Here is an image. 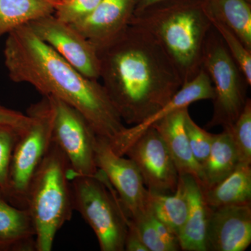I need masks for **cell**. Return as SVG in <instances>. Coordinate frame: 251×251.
<instances>
[{
	"label": "cell",
	"instance_id": "obj_10",
	"mask_svg": "<svg viewBox=\"0 0 251 251\" xmlns=\"http://www.w3.org/2000/svg\"><path fill=\"white\" fill-rule=\"evenodd\" d=\"M36 35L85 76L100 79L98 51L72 25L54 14L48 15L27 24Z\"/></svg>",
	"mask_w": 251,
	"mask_h": 251
},
{
	"label": "cell",
	"instance_id": "obj_28",
	"mask_svg": "<svg viewBox=\"0 0 251 251\" xmlns=\"http://www.w3.org/2000/svg\"><path fill=\"white\" fill-rule=\"evenodd\" d=\"M151 209L139 219L133 221L144 245L148 251H169L161 240L153 224Z\"/></svg>",
	"mask_w": 251,
	"mask_h": 251
},
{
	"label": "cell",
	"instance_id": "obj_19",
	"mask_svg": "<svg viewBox=\"0 0 251 251\" xmlns=\"http://www.w3.org/2000/svg\"><path fill=\"white\" fill-rule=\"evenodd\" d=\"M239 164V156L227 130L214 134L210 152L201 166L202 188H210L227 177Z\"/></svg>",
	"mask_w": 251,
	"mask_h": 251
},
{
	"label": "cell",
	"instance_id": "obj_21",
	"mask_svg": "<svg viewBox=\"0 0 251 251\" xmlns=\"http://www.w3.org/2000/svg\"><path fill=\"white\" fill-rule=\"evenodd\" d=\"M55 0H0V36L53 14Z\"/></svg>",
	"mask_w": 251,
	"mask_h": 251
},
{
	"label": "cell",
	"instance_id": "obj_31",
	"mask_svg": "<svg viewBox=\"0 0 251 251\" xmlns=\"http://www.w3.org/2000/svg\"><path fill=\"white\" fill-rule=\"evenodd\" d=\"M125 251H148L142 242L136 227L131 220L128 225V231L125 239Z\"/></svg>",
	"mask_w": 251,
	"mask_h": 251
},
{
	"label": "cell",
	"instance_id": "obj_5",
	"mask_svg": "<svg viewBox=\"0 0 251 251\" xmlns=\"http://www.w3.org/2000/svg\"><path fill=\"white\" fill-rule=\"evenodd\" d=\"M74 209L93 229L102 251H124L130 219L105 174L71 177Z\"/></svg>",
	"mask_w": 251,
	"mask_h": 251
},
{
	"label": "cell",
	"instance_id": "obj_8",
	"mask_svg": "<svg viewBox=\"0 0 251 251\" xmlns=\"http://www.w3.org/2000/svg\"><path fill=\"white\" fill-rule=\"evenodd\" d=\"M53 108L52 140L65 155L70 166V178L74 175L94 176L97 135L78 110L65 102L48 97Z\"/></svg>",
	"mask_w": 251,
	"mask_h": 251
},
{
	"label": "cell",
	"instance_id": "obj_26",
	"mask_svg": "<svg viewBox=\"0 0 251 251\" xmlns=\"http://www.w3.org/2000/svg\"><path fill=\"white\" fill-rule=\"evenodd\" d=\"M20 130L9 126H0V191L5 194L11 158Z\"/></svg>",
	"mask_w": 251,
	"mask_h": 251
},
{
	"label": "cell",
	"instance_id": "obj_25",
	"mask_svg": "<svg viewBox=\"0 0 251 251\" xmlns=\"http://www.w3.org/2000/svg\"><path fill=\"white\" fill-rule=\"evenodd\" d=\"M185 130L195 159L202 166L210 152L214 134L206 131L196 123L188 110L185 115Z\"/></svg>",
	"mask_w": 251,
	"mask_h": 251
},
{
	"label": "cell",
	"instance_id": "obj_14",
	"mask_svg": "<svg viewBox=\"0 0 251 251\" xmlns=\"http://www.w3.org/2000/svg\"><path fill=\"white\" fill-rule=\"evenodd\" d=\"M138 0H100L85 19L72 25L97 50L116 39L130 25Z\"/></svg>",
	"mask_w": 251,
	"mask_h": 251
},
{
	"label": "cell",
	"instance_id": "obj_1",
	"mask_svg": "<svg viewBox=\"0 0 251 251\" xmlns=\"http://www.w3.org/2000/svg\"><path fill=\"white\" fill-rule=\"evenodd\" d=\"M100 78L122 120L135 125L158 111L183 85L174 63L150 32L130 24L97 50Z\"/></svg>",
	"mask_w": 251,
	"mask_h": 251
},
{
	"label": "cell",
	"instance_id": "obj_11",
	"mask_svg": "<svg viewBox=\"0 0 251 251\" xmlns=\"http://www.w3.org/2000/svg\"><path fill=\"white\" fill-rule=\"evenodd\" d=\"M139 170L144 184L152 193H173L179 173L163 138L150 127L125 151Z\"/></svg>",
	"mask_w": 251,
	"mask_h": 251
},
{
	"label": "cell",
	"instance_id": "obj_2",
	"mask_svg": "<svg viewBox=\"0 0 251 251\" xmlns=\"http://www.w3.org/2000/svg\"><path fill=\"white\" fill-rule=\"evenodd\" d=\"M5 67L11 80L74 107L96 134L113 143L126 126L103 85L85 76L36 35L29 25L8 33Z\"/></svg>",
	"mask_w": 251,
	"mask_h": 251
},
{
	"label": "cell",
	"instance_id": "obj_7",
	"mask_svg": "<svg viewBox=\"0 0 251 251\" xmlns=\"http://www.w3.org/2000/svg\"><path fill=\"white\" fill-rule=\"evenodd\" d=\"M202 68L209 75L214 88L212 118L206 127L221 126L228 128L244 109L248 99L247 88L250 86L213 27L204 44Z\"/></svg>",
	"mask_w": 251,
	"mask_h": 251
},
{
	"label": "cell",
	"instance_id": "obj_13",
	"mask_svg": "<svg viewBox=\"0 0 251 251\" xmlns=\"http://www.w3.org/2000/svg\"><path fill=\"white\" fill-rule=\"evenodd\" d=\"M214 88L212 82L205 71L201 68L192 80L185 82L171 100L165 104L151 116L133 126L127 128L110 144L112 150L120 156H124L127 149L150 127L159 122L172 112L180 109L188 108L191 104L202 100H212Z\"/></svg>",
	"mask_w": 251,
	"mask_h": 251
},
{
	"label": "cell",
	"instance_id": "obj_27",
	"mask_svg": "<svg viewBox=\"0 0 251 251\" xmlns=\"http://www.w3.org/2000/svg\"><path fill=\"white\" fill-rule=\"evenodd\" d=\"M100 0H65L56 3L54 16L67 24L85 19L96 9Z\"/></svg>",
	"mask_w": 251,
	"mask_h": 251
},
{
	"label": "cell",
	"instance_id": "obj_6",
	"mask_svg": "<svg viewBox=\"0 0 251 251\" xmlns=\"http://www.w3.org/2000/svg\"><path fill=\"white\" fill-rule=\"evenodd\" d=\"M27 114L31 121L19 133L10 166L4 196L11 204L27 209L28 189L34 175L52 145L54 112L48 97L32 104Z\"/></svg>",
	"mask_w": 251,
	"mask_h": 251
},
{
	"label": "cell",
	"instance_id": "obj_33",
	"mask_svg": "<svg viewBox=\"0 0 251 251\" xmlns=\"http://www.w3.org/2000/svg\"><path fill=\"white\" fill-rule=\"evenodd\" d=\"M65 1V0H55L56 2H59V1Z\"/></svg>",
	"mask_w": 251,
	"mask_h": 251
},
{
	"label": "cell",
	"instance_id": "obj_23",
	"mask_svg": "<svg viewBox=\"0 0 251 251\" xmlns=\"http://www.w3.org/2000/svg\"><path fill=\"white\" fill-rule=\"evenodd\" d=\"M227 130L232 138L241 164H251V100L248 98L236 121Z\"/></svg>",
	"mask_w": 251,
	"mask_h": 251
},
{
	"label": "cell",
	"instance_id": "obj_22",
	"mask_svg": "<svg viewBox=\"0 0 251 251\" xmlns=\"http://www.w3.org/2000/svg\"><path fill=\"white\" fill-rule=\"evenodd\" d=\"M149 202L156 219L166 224L179 236L187 218V192L182 176H179L177 186L173 195L149 191Z\"/></svg>",
	"mask_w": 251,
	"mask_h": 251
},
{
	"label": "cell",
	"instance_id": "obj_17",
	"mask_svg": "<svg viewBox=\"0 0 251 251\" xmlns=\"http://www.w3.org/2000/svg\"><path fill=\"white\" fill-rule=\"evenodd\" d=\"M0 251H36L35 229L29 211L11 204L1 191Z\"/></svg>",
	"mask_w": 251,
	"mask_h": 251
},
{
	"label": "cell",
	"instance_id": "obj_29",
	"mask_svg": "<svg viewBox=\"0 0 251 251\" xmlns=\"http://www.w3.org/2000/svg\"><path fill=\"white\" fill-rule=\"evenodd\" d=\"M30 121L27 114L6 108L0 103V126H9L23 131L27 128Z\"/></svg>",
	"mask_w": 251,
	"mask_h": 251
},
{
	"label": "cell",
	"instance_id": "obj_32",
	"mask_svg": "<svg viewBox=\"0 0 251 251\" xmlns=\"http://www.w3.org/2000/svg\"><path fill=\"white\" fill-rule=\"evenodd\" d=\"M161 1H163V0H138L135 11L145 9L149 6L156 4V3L159 2Z\"/></svg>",
	"mask_w": 251,
	"mask_h": 251
},
{
	"label": "cell",
	"instance_id": "obj_4",
	"mask_svg": "<svg viewBox=\"0 0 251 251\" xmlns=\"http://www.w3.org/2000/svg\"><path fill=\"white\" fill-rule=\"evenodd\" d=\"M70 166L53 142L31 180L27 209L36 232V251H50L56 234L72 219Z\"/></svg>",
	"mask_w": 251,
	"mask_h": 251
},
{
	"label": "cell",
	"instance_id": "obj_12",
	"mask_svg": "<svg viewBox=\"0 0 251 251\" xmlns=\"http://www.w3.org/2000/svg\"><path fill=\"white\" fill-rule=\"evenodd\" d=\"M251 243V204L210 208L206 251H244Z\"/></svg>",
	"mask_w": 251,
	"mask_h": 251
},
{
	"label": "cell",
	"instance_id": "obj_30",
	"mask_svg": "<svg viewBox=\"0 0 251 251\" xmlns=\"http://www.w3.org/2000/svg\"><path fill=\"white\" fill-rule=\"evenodd\" d=\"M152 220L153 226L156 228L158 237L163 244L168 247V250L169 251H179L181 249H180L179 239L174 231L164 223L156 219L153 214Z\"/></svg>",
	"mask_w": 251,
	"mask_h": 251
},
{
	"label": "cell",
	"instance_id": "obj_16",
	"mask_svg": "<svg viewBox=\"0 0 251 251\" xmlns=\"http://www.w3.org/2000/svg\"><path fill=\"white\" fill-rule=\"evenodd\" d=\"M187 192V218L178 236L180 249L206 251V236L210 207L206 204L202 186L191 175H181Z\"/></svg>",
	"mask_w": 251,
	"mask_h": 251
},
{
	"label": "cell",
	"instance_id": "obj_3",
	"mask_svg": "<svg viewBox=\"0 0 251 251\" xmlns=\"http://www.w3.org/2000/svg\"><path fill=\"white\" fill-rule=\"evenodd\" d=\"M130 24L148 31L161 44L183 84L199 73L212 28L204 0H163L134 11Z\"/></svg>",
	"mask_w": 251,
	"mask_h": 251
},
{
	"label": "cell",
	"instance_id": "obj_15",
	"mask_svg": "<svg viewBox=\"0 0 251 251\" xmlns=\"http://www.w3.org/2000/svg\"><path fill=\"white\" fill-rule=\"evenodd\" d=\"M188 108L172 112L152 127L166 143L179 176L191 175L202 186V168L195 159L185 130Z\"/></svg>",
	"mask_w": 251,
	"mask_h": 251
},
{
	"label": "cell",
	"instance_id": "obj_20",
	"mask_svg": "<svg viewBox=\"0 0 251 251\" xmlns=\"http://www.w3.org/2000/svg\"><path fill=\"white\" fill-rule=\"evenodd\" d=\"M211 19L227 26L251 50V0H204Z\"/></svg>",
	"mask_w": 251,
	"mask_h": 251
},
{
	"label": "cell",
	"instance_id": "obj_9",
	"mask_svg": "<svg viewBox=\"0 0 251 251\" xmlns=\"http://www.w3.org/2000/svg\"><path fill=\"white\" fill-rule=\"evenodd\" d=\"M95 158L97 168L108 178L130 220L135 221L146 214L151 209L149 191L134 162L117 154L108 140L99 135Z\"/></svg>",
	"mask_w": 251,
	"mask_h": 251
},
{
	"label": "cell",
	"instance_id": "obj_18",
	"mask_svg": "<svg viewBox=\"0 0 251 251\" xmlns=\"http://www.w3.org/2000/svg\"><path fill=\"white\" fill-rule=\"evenodd\" d=\"M210 208L251 203V165L241 164L227 177L210 188H203Z\"/></svg>",
	"mask_w": 251,
	"mask_h": 251
},
{
	"label": "cell",
	"instance_id": "obj_24",
	"mask_svg": "<svg viewBox=\"0 0 251 251\" xmlns=\"http://www.w3.org/2000/svg\"><path fill=\"white\" fill-rule=\"evenodd\" d=\"M212 27L224 41L231 57L242 71L248 84L251 85V50L248 49L235 33L223 23L211 19Z\"/></svg>",
	"mask_w": 251,
	"mask_h": 251
}]
</instances>
